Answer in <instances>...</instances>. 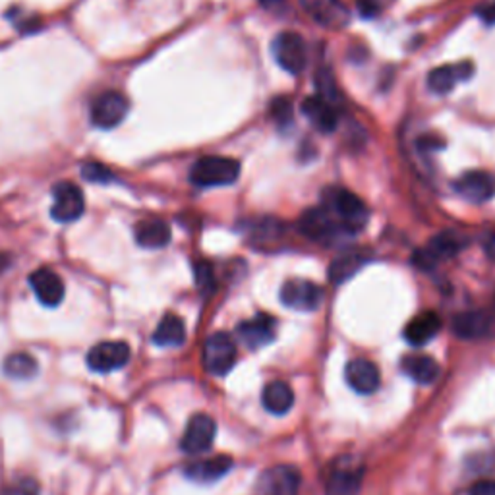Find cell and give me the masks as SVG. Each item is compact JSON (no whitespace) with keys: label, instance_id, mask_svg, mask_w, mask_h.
I'll return each instance as SVG.
<instances>
[{"label":"cell","instance_id":"1","mask_svg":"<svg viewBox=\"0 0 495 495\" xmlns=\"http://www.w3.org/2000/svg\"><path fill=\"white\" fill-rule=\"evenodd\" d=\"M321 207L341 223L350 237L358 234L368 220V210L356 194L345 188H328L321 195Z\"/></svg>","mask_w":495,"mask_h":495},{"label":"cell","instance_id":"2","mask_svg":"<svg viewBox=\"0 0 495 495\" xmlns=\"http://www.w3.org/2000/svg\"><path fill=\"white\" fill-rule=\"evenodd\" d=\"M242 166L237 159L223 158V155H207L194 163L190 168L192 184L200 188L230 186L238 180Z\"/></svg>","mask_w":495,"mask_h":495},{"label":"cell","instance_id":"3","mask_svg":"<svg viewBox=\"0 0 495 495\" xmlns=\"http://www.w3.org/2000/svg\"><path fill=\"white\" fill-rule=\"evenodd\" d=\"M271 53L279 67L292 76L302 74L308 64V50L301 33L283 32L271 45Z\"/></svg>","mask_w":495,"mask_h":495},{"label":"cell","instance_id":"4","mask_svg":"<svg viewBox=\"0 0 495 495\" xmlns=\"http://www.w3.org/2000/svg\"><path fill=\"white\" fill-rule=\"evenodd\" d=\"M364 468L353 457L337 459L325 480V495H358L362 488Z\"/></svg>","mask_w":495,"mask_h":495},{"label":"cell","instance_id":"5","mask_svg":"<svg viewBox=\"0 0 495 495\" xmlns=\"http://www.w3.org/2000/svg\"><path fill=\"white\" fill-rule=\"evenodd\" d=\"M237 364V345L229 333H213L203 346V366L212 375H227Z\"/></svg>","mask_w":495,"mask_h":495},{"label":"cell","instance_id":"6","mask_svg":"<svg viewBox=\"0 0 495 495\" xmlns=\"http://www.w3.org/2000/svg\"><path fill=\"white\" fill-rule=\"evenodd\" d=\"M128 109V99L121 91H103V94L97 95L94 103H91V124L101 130H112L126 119Z\"/></svg>","mask_w":495,"mask_h":495},{"label":"cell","instance_id":"7","mask_svg":"<svg viewBox=\"0 0 495 495\" xmlns=\"http://www.w3.org/2000/svg\"><path fill=\"white\" fill-rule=\"evenodd\" d=\"M298 229L308 237L310 240L316 242H331L341 237H350L346 229L338 223V220L323 210V207H314L308 210L301 220H298Z\"/></svg>","mask_w":495,"mask_h":495},{"label":"cell","instance_id":"8","mask_svg":"<svg viewBox=\"0 0 495 495\" xmlns=\"http://www.w3.org/2000/svg\"><path fill=\"white\" fill-rule=\"evenodd\" d=\"M466 246V240L457 232H441L437 237L429 240V244L422 250L414 254V266L420 269H432L443 259H449L457 256L463 248Z\"/></svg>","mask_w":495,"mask_h":495},{"label":"cell","instance_id":"9","mask_svg":"<svg viewBox=\"0 0 495 495\" xmlns=\"http://www.w3.org/2000/svg\"><path fill=\"white\" fill-rule=\"evenodd\" d=\"M281 302L296 311H314L323 302V289L308 279H291L281 286Z\"/></svg>","mask_w":495,"mask_h":495},{"label":"cell","instance_id":"10","mask_svg":"<svg viewBox=\"0 0 495 495\" xmlns=\"http://www.w3.org/2000/svg\"><path fill=\"white\" fill-rule=\"evenodd\" d=\"M53 200L50 215L58 223H74L84 215L86 198L74 182H58L53 188Z\"/></svg>","mask_w":495,"mask_h":495},{"label":"cell","instance_id":"11","mask_svg":"<svg viewBox=\"0 0 495 495\" xmlns=\"http://www.w3.org/2000/svg\"><path fill=\"white\" fill-rule=\"evenodd\" d=\"M301 482V472H298L294 466H271L259 476L256 495H298Z\"/></svg>","mask_w":495,"mask_h":495},{"label":"cell","instance_id":"12","mask_svg":"<svg viewBox=\"0 0 495 495\" xmlns=\"http://www.w3.org/2000/svg\"><path fill=\"white\" fill-rule=\"evenodd\" d=\"M130 360V346L124 341L99 343L87 353V368L97 374L114 372L124 368Z\"/></svg>","mask_w":495,"mask_h":495},{"label":"cell","instance_id":"13","mask_svg":"<svg viewBox=\"0 0 495 495\" xmlns=\"http://www.w3.org/2000/svg\"><path fill=\"white\" fill-rule=\"evenodd\" d=\"M306 14L328 30H343L350 22V12L343 0H301Z\"/></svg>","mask_w":495,"mask_h":495},{"label":"cell","instance_id":"14","mask_svg":"<svg viewBox=\"0 0 495 495\" xmlns=\"http://www.w3.org/2000/svg\"><path fill=\"white\" fill-rule=\"evenodd\" d=\"M215 434L217 424L212 416L194 414L186 426L184 436H182L180 449L188 454H200L213 446Z\"/></svg>","mask_w":495,"mask_h":495},{"label":"cell","instance_id":"15","mask_svg":"<svg viewBox=\"0 0 495 495\" xmlns=\"http://www.w3.org/2000/svg\"><path fill=\"white\" fill-rule=\"evenodd\" d=\"M454 192L471 203H486L495 198V175L488 171H468L454 182Z\"/></svg>","mask_w":495,"mask_h":495},{"label":"cell","instance_id":"16","mask_svg":"<svg viewBox=\"0 0 495 495\" xmlns=\"http://www.w3.org/2000/svg\"><path fill=\"white\" fill-rule=\"evenodd\" d=\"M474 76V64L472 62H457V64H446V67H437L428 74V87L437 95H447L457 87V84L471 80Z\"/></svg>","mask_w":495,"mask_h":495},{"label":"cell","instance_id":"17","mask_svg":"<svg viewBox=\"0 0 495 495\" xmlns=\"http://www.w3.org/2000/svg\"><path fill=\"white\" fill-rule=\"evenodd\" d=\"M237 333L240 337V341L252 350L264 348L269 343L275 341V333H277V321L275 318H271L267 314H257L250 320L242 321Z\"/></svg>","mask_w":495,"mask_h":495},{"label":"cell","instance_id":"18","mask_svg":"<svg viewBox=\"0 0 495 495\" xmlns=\"http://www.w3.org/2000/svg\"><path fill=\"white\" fill-rule=\"evenodd\" d=\"M345 377H346V383L360 395L374 393L382 382L380 368H377L372 360H366V358H356L353 362H348Z\"/></svg>","mask_w":495,"mask_h":495},{"label":"cell","instance_id":"19","mask_svg":"<svg viewBox=\"0 0 495 495\" xmlns=\"http://www.w3.org/2000/svg\"><path fill=\"white\" fill-rule=\"evenodd\" d=\"M30 284L43 306L57 308L64 298V283L53 269H37L30 275Z\"/></svg>","mask_w":495,"mask_h":495},{"label":"cell","instance_id":"20","mask_svg":"<svg viewBox=\"0 0 495 495\" xmlns=\"http://www.w3.org/2000/svg\"><path fill=\"white\" fill-rule=\"evenodd\" d=\"M302 112L308 116V121L311 124L321 130V132H335V128L338 124V112L335 109V103L323 99L321 95L308 97L302 105Z\"/></svg>","mask_w":495,"mask_h":495},{"label":"cell","instance_id":"21","mask_svg":"<svg viewBox=\"0 0 495 495\" xmlns=\"http://www.w3.org/2000/svg\"><path fill=\"white\" fill-rule=\"evenodd\" d=\"M134 237L138 246L148 248V250H159L171 242V227L163 219H143L134 229Z\"/></svg>","mask_w":495,"mask_h":495},{"label":"cell","instance_id":"22","mask_svg":"<svg viewBox=\"0 0 495 495\" xmlns=\"http://www.w3.org/2000/svg\"><path fill=\"white\" fill-rule=\"evenodd\" d=\"M493 328V320L490 318V314L486 311H464V314H459L457 318L453 320V331L454 335H459L461 338H482L488 337L491 333Z\"/></svg>","mask_w":495,"mask_h":495},{"label":"cell","instance_id":"23","mask_svg":"<svg viewBox=\"0 0 495 495\" xmlns=\"http://www.w3.org/2000/svg\"><path fill=\"white\" fill-rule=\"evenodd\" d=\"M439 329H441V318L436 314V311H422V314H418L409 321V325L405 328V338L412 346H422L432 341V338L439 333Z\"/></svg>","mask_w":495,"mask_h":495},{"label":"cell","instance_id":"24","mask_svg":"<svg viewBox=\"0 0 495 495\" xmlns=\"http://www.w3.org/2000/svg\"><path fill=\"white\" fill-rule=\"evenodd\" d=\"M400 368L405 372L410 380L420 385H429L434 383L439 377V364L426 355H410L400 360Z\"/></svg>","mask_w":495,"mask_h":495},{"label":"cell","instance_id":"25","mask_svg":"<svg viewBox=\"0 0 495 495\" xmlns=\"http://www.w3.org/2000/svg\"><path fill=\"white\" fill-rule=\"evenodd\" d=\"M262 402L266 410L275 416H283L289 412L294 405V391L284 382H271L266 385L262 393Z\"/></svg>","mask_w":495,"mask_h":495},{"label":"cell","instance_id":"26","mask_svg":"<svg viewBox=\"0 0 495 495\" xmlns=\"http://www.w3.org/2000/svg\"><path fill=\"white\" fill-rule=\"evenodd\" d=\"M232 468V459L229 454H217L213 459L194 463L186 468V474L195 482H215L223 478Z\"/></svg>","mask_w":495,"mask_h":495},{"label":"cell","instance_id":"27","mask_svg":"<svg viewBox=\"0 0 495 495\" xmlns=\"http://www.w3.org/2000/svg\"><path fill=\"white\" fill-rule=\"evenodd\" d=\"M186 341V325L182 318L166 314L153 333V343L158 346H180Z\"/></svg>","mask_w":495,"mask_h":495},{"label":"cell","instance_id":"28","mask_svg":"<svg viewBox=\"0 0 495 495\" xmlns=\"http://www.w3.org/2000/svg\"><path fill=\"white\" fill-rule=\"evenodd\" d=\"M364 264H366V257L360 252H346L338 256L329 266V281L333 284H343L348 279H353Z\"/></svg>","mask_w":495,"mask_h":495},{"label":"cell","instance_id":"29","mask_svg":"<svg viewBox=\"0 0 495 495\" xmlns=\"http://www.w3.org/2000/svg\"><path fill=\"white\" fill-rule=\"evenodd\" d=\"M39 370V364L32 355L16 353L4 360V374L14 380H30Z\"/></svg>","mask_w":495,"mask_h":495},{"label":"cell","instance_id":"30","mask_svg":"<svg viewBox=\"0 0 495 495\" xmlns=\"http://www.w3.org/2000/svg\"><path fill=\"white\" fill-rule=\"evenodd\" d=\"M271 119L277 122L279 128H289L294 122V112H292V101L286 97H277L271 101Z\"/></svg>","mask_w":495,"mask_h":495},{"label":"cell","instance_id":"31","mask_svg":"<svg viewBox=\"0 0 495 495\" xmlns=\"http://www.w3.org/2000/svg\"><path fill=\"white\" fill-rule=\"evenodd\" d=\"M82 176L89 182H99V184H109L114 180V175L101 163H86L82 166Z\"/></svg>","mask_w":495,"mask_h":495},{"label":"cell","instance_id":"32","mask_svg":"<svg viewBox=\"0 0 495 495\" xmlns=\"http://www.w3.org/2000/svg\"><path fill=\"white\" fill-rule=\"evenodd\" d=\"M0 495H39V484L33 478H20L8 484Z\"/></svg>","mask_w":495,"mask_h":495},{"label":"cell","instance_id":"33","mask_svg":"<svg viewBox=\"0 0 495 495\" xmlns=\"http://www.w3.org/2000/svg\"><path fill=\"white\" fill-rule=\"evenodd\" d=\"M195 283L202 292H210L213 289V267L207 262L195 264Z\"/></svg>","mask_w":495,"mask_h":495},{"label":"cell","instance_id":"34","mask_svg":"<svg viewBox=\"0 0 495 495\" xmlns=\"http://www.w3.org/2000/svg\"><path fill=\"white\" fill-rule=\"evenodd\" d=\"M476 16L488 25H495V0L486 3V4H480L476 8Z\"/></svg>","mask_w":495,"mask_h":495},{"label":"cell","instance_id":"35","mask_svg":"<svg viewBox=\"0 0 495 495\" xmlns=\"http://www.w3.org/2000/svg\"><path fill=\"white\" fill-rule=\"evenodd\" d=\"M471 495H495V480H482L472 486Z\"/></svg>","mask_w":495,"mask_h":495},{"label":"cell","instance_id":"36","mask_svg":"<svg viewBox=\"0 0 495 495\" xmlns=\"http://www.w3.org/2000/svg\"><path fill=\"white\" fill-rule=\"evenodd\" d=\"M486 250H488L490 257H491V259H495V237H493V238H490V242L486 244Z\"/></svg>","mask_w":495,"mask_h":495}]
</instances>
